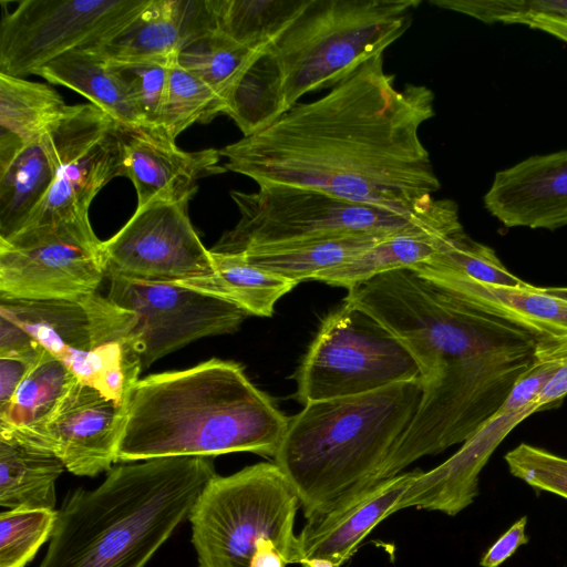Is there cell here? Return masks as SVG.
I'll list each match as a JSON object with an SVG mask.
<instances>
[{
	"mask_svg": "<svg viewBox=\"0 0 567 567\" xmlns=\"http://www.w3.org/2000/svg\"><path fill=\"white\" fill-rule=\"evenodd\" d=\"M420 0H308L258 51L225 97L244 136L275 122L313 91L333 87L401 38Z\"/></svg>",
	"mask_w": 567,
	"mask_h": 567,
	"instance_id": "4",
	"label": "cell"
},
{
	"mask_svg": "<svg viewBox=\"0 0 567 567\" xmlns=\"http://www.w3.org/2000/svg\"><path fill=\"white\" fill-rule=\"evenodd\" d=\"M411 270L467 305L532 333L537 339L538 358L567 361V300L526 282L503 287L443 271Z\"/></svg>",
	"mask_w": 567,
	"mask_h": 567,
	"instance_id": "18",
	"label": "cell"
},
{
	"mask_svg": "<svg viewBox=\"0 0 567 567\" xmlns=\"http://www.w3.org/2000/svg\"><path fill=\"white\" fill-rule=\"evenodd\" d=\"M37 75L80 93L121 126H145L120 78L91 49L68 52L39 69Z\"/></svg>",
	"mask_w": 567,
	"mask_h": 567,
	"instance_id": "28",
	"label": "cell"
},
{
	"mask_svg": "<svg viewBox=\"0 0 567 567\" xmlns=\"http://www.w3.org/2000/svg\"><path fill=\"white\" fill-rule=\"evenodd\" d=\"M172 61H107L124 84L145 126H155L165 96Z\"/></svg>",
	"mask_w": 567,
	"mask_h": 567,
	"instance_id": "37",
	"label": "cell"
},
{
	"mask_svg": "<svg viewBox=\"0 0 567 567\" xmlns=\"http://www.w3.org/2000/svg\"><path fill=\"white\" fill-rule=\"evenodd\" d=\"M567 395V361L563 363L553 379L545 386L536 403L538 412L557 406Z\"/></svg>",
	"mask_w": 567,
	"mask_h": 567,
	"instance_id": "42",
	"label": "cell"
},
{
	"mask_svg": "<svg viewBox=\"0 0 567 567\" xmlns=\"http://www.w3.org/2000/svg\"><path fill=\"white\" fill-rule=\"evenodd\" d=\"M58 511L8 509L0 515V567H25L50 540Z\"/></svg>",
	"mask_w": 567,
	"mask_h": 567,
	"instance_id": "35",
	"label": "cell"
},
{
	"mask_svg": "<svg viewBox=\"0 0 567 567\" xmlns=\"http://www.w3.org/2000/svg\"><path fill=\"white\" fill-rule=\"evenodd\" d=\"M257 52L212 30L186 44L176 61L212 87L225 103L227 93Z\"/></svg>",
	"mask_w": 567,
	"mask_h": 567,
	"instance_id": "33",
	"label": "cell"
},
{
	"mask_svg": "<svg viewBox=\"0 0 567 567\" xmlns=\"http://www.w3.org/2000/svg\"><path fill=\"white\" fill-rule=\"evenodd\" d=\"M123 176L134 185L137 207L153 200L189 202L202 177L224 173L218 150L188 152L155 126L120 125Z\"/></svg>",
	"mask_w": 567,
	"mask_h": 567,
	"instance_id": "17",
	"label": "cell"
},
{
	"mask_svg": "<svg viewBox=\"0 0 567 567\" xmlns=\"http://www.w3.org/2000/svg\"><path fill=\"white\" fill-rule=\"evenodd\" d=\"M527 516L517 519L482 556L481 567H499L517 549L529 542L526 534Z\"/></svg>",
	"mask_w": 567,
	"mask_h": 567,
	"instance_id": "40",
	"label": "cell"
},
{
	"mask_svg": "<svg viewBox=\"0 0 567 567\" xmlns=\"http://www.w3.org/2000/svg\"><path fill=\"white\" fill-rule=\"evenodd\" d=\"M187 205L153 200L137 207L114 236L102 241L105 276L176 282L212 271V252L193 227Z\"/></svg>",
	"mask_w": 567,
	"mask_h": 567,
	"instance_id": "13",
	"label": "cell"
},
{
	"mask_svg": "<svg viewBox=\"0 0 567 567\" xmlns=\"http://www.w3.org/2000/svg\"><path fill=\"white\" fill-rule=\"evenodd\" d=\"M422 381L310 402L289 419L275 463L295 488L306 519L323 515L375 483L412 421Z\"/></svg>",
	"mask_w": 567,
	"mask_h": 567,
	"instance_id": "6",
	"label": "cell"
},
{
	"mask_svg": "<svg viewBox=\"0 0 567 567\" xmlns=\"http://www.w3.org/2000/svg\"><path fill=\"white\" fill-rule=\"evenodd\" d=\"M563 363L559 360L535 359L533 365L515 382L498 413L518 411L536 403Z\"/></svg>",
	"mask_w": 567,
	"mask_h": 567,
	"instance_id": "39",
	"label": "cell"
},
{
	"mask_svg": "<svg viewBox=\"0 0 567 567\" xmlns=\"http://www.w3.org/2000/svg\"><path fill=\"white\" fill-rule=\"evenodd\" d=\"M343 301L395 336L421 372L420 404L379 468L377 483L471 439L498 413L536 359L532 333L467 305L411 269L353 286Z\"/></svg>",
	"mask_w": 567,
	"mask_h": 567,
	"instance_id": "2",
	"label": "cell"
},
{
	"mask_svg": "<svg viewBox=\"0 0 567 567\" xmlns=\"http://www.w3.org/2000/svg\"><path fill=\"white\" fill-rule=\"evenodd\" d=\"M434 93L395 85L383 54L323 96L296 104L267 127L221 147L224 168L258 186H291L415 213L441 183L420 137L434 116Z\"/></svg>",
	"mask_w": 567,
	"mask_h": 567,
	"instance_id": "1",
	"label": "cell"
},
{
	"mask_svg": "<svg viewBox=\"0 0 567 567\" xmlns=\"http://www.w3.org/2000/svg\"><path fill=\"white\" fill-rule=\"evenodd\" d=\"M484 206L506 227L566 226L567 150L530 156L497 172Z\"/></svg>",
	"mask_w": 567,
	"mask_h": 567,
	"instance_id": "19",
	"label": "cell"
},
{
	"mask_svg": "<svg viewBox=\"0 0 567 567\" xmlns=\"http://www.w3.org/2000/svg\"><path fill=\"white\" fill-rule=\"evenodd\" d=\"M460 230L463 227L456 203L437 199L433 212L421 223L381 239L312 280L350 289L385 272L412 269L430 259L447 237Z\"/></svg>",
	"mask_w": 567,
	"mask_h": 567,
	"instance_id": "23",
	"label": "cell"
},
{
	"mask_svg": "<svg viewBox=\"0 0 567 567\" xmlns=\"http://www.w3.org/2000/svg\"><path fill=\"white\" fill-rule=\"evenodd\" d=\"M509 473L532 488L567 499V458L520 443L504 456Z\"/></svg>",
	"mask_w": 567,
	"mask_h": 567,
	"instance_id": "38",
	"label": "cell"
},
{
	"mask_svg": "<svg viewBox=\"0 0 567 567\" xmlns=\"http://www.w3.org/2000/svg\"><path fill=\"white\" fill-rule=\"evenodd\" d=\"M76 378L43 350L11 400L0 408V435L31 441Z\"/></svg>",
	"mask_w": 567,
	"mask_h": 567,
	"instance_id": "29",
	"label": "cell"
},
{
	"mask_svg": "<svg viewBox=\"0 0 567 567\" xmlns=\"http://www.w3.org/2000/svg\"><path fill=\"white\" fill-rule=\"evenodd\" d=\"M0 317L18 326L79 381L93 386L105 359L106 343L97 299H0Z\"/></svg>",
	"mask_w": 567,
	"mask_h": 567,
	"instance_id": "16",
	"label": "cell"
},
{
	"mask_svg": "<svg viewBox=\"0 0 567 567\" xmlns=\"http://www.w3.org/2000/svg\"><path fill=\"white\" fill-rule=\"evenodd\" d=\"M68 107L51 86L0 73V169L53 128Z\"/></svg>",
	"mask_w": 567,
	"mask_h": 567,
	"instance_id": "26",
	"label": "cell"
},
{
	"mask_svg": "<svg viewBox=\"0 0 567 567\" xmlns=\"http://www.w3.org/2000/svg\"><path fill=\"white\" fill-rule=\"evenodd\" d=\"M543 290L554 297L567 300V287H542Z\"/></svg>",
	"mask_w": 567,
	"mask_h": 567,
	"instance_id": "44",
	"label": "cell"
},
{
	"mask_svg": "<svg viewBox=\"0 0 567 567\" xmlns=\"http://www.w3.org/2000/svg\"><path fill=\"white\" fill-rule=\"evenodd\" d=\"M432 4L485 23H520L534 17L567 21V0H432Z\"/></svg>",
	"mask_w": 567,
	"mask_h": 567,
	"instance_id": "36",
	"label": "cell"
},
{
	"mask_svg": "<svg viewBox=\"0 0 567 567\" xmlns=\"http://www.w3.org/2000/svg\"><path fill=\"white\" fill-rule=\"evenodd\" d=\"M92 227L61 225L0 240V299L80 300L105 276Z\"/></svg>",
	"mask_w": 567,
	"mask_h": 567,
	"instance_id": "11",
	"label": "cell"
},
{
	"mask_svg": "<svg viewBox=\"0 0 567 567\" xmlns=\"http://www.w3.org/2000/svg\"><path fill=\"white\" fill-rule=\"evenodd\" d=\"M34 362L21 358H0V408L11 400Z\"/></svg>",
	"mask_w": 567,
	"mask_h": 567,
	"instance_id": "41",
	"label": "cell"
},
{
	"mask_svg": "<svg viewBox=\"0 0 567 567\" xmlns=\"http://www.w3.org/2000/svg\"><path fill=\"white\" fill-rule=\"evenodd\" d=\"M288 425L289 419L239 363L212 358L135 383L117 462L235 452L275 458Z\"/></svg>",
	"mask_w": 567,
	"mask_h": 567,
	"instance_id": "3",
	"label": "cell"
},
{
	"mask_svg": "<svg viewBox=\"0 0 567 567\" xmlns=\"http://www.w3.org/2000/svg\"><path fill=\"white\" fill-rule=\"evenodd\" d=\"M523 24L543 30L567 42V21L565 20L547 17H534L526 20Z\"/></svg>",
	"mask_w": 567,
	"mask_h": 567,
	"instance_id": "43",
	"label": "cell"
},
{
	"mask_svg": "<svg viewBox=\"0 0 567 567\" xmlns=\"http://www.w3.org/2000/svg\"><path fill=\"white\" fill-rule=\"evenodd\" d=\"M421 470L400 473L362 491L332 511L307 519L298 537L300 563L326 560L342 567L363 539L388 516Z\"/></svg>",
	"mask_w": 567,
	"mask_h": 567,
	"instance_id": "21",
	"label": "cell"
},
{
	"mask_svg": "<svg viewBox=\"0 0 567 567\" xmlns=\"http://www.w3.org/2000/svg\"><path fill=\"white\" fill-rule=\"evenodd\" d=\"M537 403L525 409L497 413L461 449L439 466L423 472L410 484L396 504V512L416 507L455 516L477 497L480 474L508 433L533 413Z\"/></svg>",
	"mask_w": 567,
	"mask_h": 567,
	"instance_id": "20",
	"label": "cell"
},
{
	"mask_svg": "<svg viewBox=\"0 0 567 567\" xmlns=\"http://www.w3.org/2000/svg\"><path fill=\"white\" fill-rule=\"evenodd\" d=\"M212 30L216 28L209 0H151L117 34L89 49L109 62L172 61Z\"/></svg>",
	"mask_w": 567,
	"mask_h": 567,
	"instance_id": "22",
	"label": "cell"
},
{
	"mask_svg": "<svg viewBox=\"0 0 567 567\" xmlns=\"http://www.w3.org/2000/svg\"><path fill=\"white\" fill-rule=\"evenodd\" d=\"M299 497L276 463L215 475L188 519L199 567H286L300 563Z\"/></svg>",
	"mask_w": 567,
	"mask_h": 567,
	"instance_id": "7",
	"label": "cell"
},
{
	"mask_svg": "<svg viewBox=\"0 0 567 567\" xmlns=\"http://www.w3.org/2000/svg\"><path fill=\"white\" fill-rule=\"evenodd\" d=\"M63 462L51 451L0 435V505L8 509H54Z\"/></svg>",
	"mask_w": 567,
	"mask_h": 567,
	"instance_id": "27",
	"label": "cell"
},
{
	"mask_svg": "<svg viewBox=\"0 0 567 567\" xmlns=\"http://www.w3.org/2000/svg\"><path fill=\"white\" fill-rule=\"evenodd\" d=\"M240 218L210 249L238 254L246 250L331 237L390 236L430 216L436 199L423 210L401 213L291 187L259 186L258 190L230 192Z\"/></svg>",
	"mask_w": 567,
	"mask_h": 567,
	"instance_id": "8",
	"label": "cell"
},
{
	"mask_svg": "<svg viewBox=\"0 0 567 567\" xmlns=\"http://www.w3.org/2000/svg\"><path fill=\"white\" fill-rule=\"evenodd\" d=\"M78 105L0 169V240L20 233L48 194L73 130Z\"/></svg>",
	"mask_w": 567,
	"mask_h": 567,
	"instance_id": "24",
	"label": "cell"
},
{
	"mask_svg": "<svg viewBox=\"0 0 567 567\" xmlns=\"http://www.w3.org/2000/svg\"><path fill=\"white\" fill-rule=\"evenodd\" d=\"M210 252L212 271L175 284L229 302L248 316L257 317H271L276 302L298 285L254 265L243 254Z\"/></svg>",
	"mask_w": 567,
	"mask_h": 567,
	"instance_id": "25",
	"label": "cell"
},
{
	"mask_svg": "<svg viewBox=\"0 0 567 567\" xmlns=\"http://www.w3.org/2000/svg\"><path fill=\"white\" fill-rule=\"evenodd\" d=\"M216 474L213 458L198 456L111 468L65 498L38 567H145Z\"/></svg>",
	"mask_w": 567,
	"mask_h": 567,
	"instance_id": "5",
	"label": "cell"
},
{
	"mask_svg": "<svg viewBox=\"0 0 567 567\" xmlns=\"http://www.w3.org/2000/svg\"><path fill=\"white\" fill-rule=\"evenodd\" d=\"M118 176H123L120 124L92 103L79 104L53 183L20 233L61 225L91 227L93 198Z\"/></svg>",
	"mask_w": 567,
	"mask_h": 567,
	"instance_id": "14",
	"label": "cell"
},
{
	"mask_svg": "<svg viewBox=\"0 0 567 567\" xmlns=\"http://www.w3.org/2000/svg\"><path fill=\"white\" fill-rule=\"evenodd\" d=\"M308 0H210L215 28L236 43L259 51L271 44Z\"/></svg>",
	"mask_w": 567,
	"mask_h": 567,
	"instance_id": "31",
	"label": "cell"
},
{
	"mask_svg": "<svg viewBox=\"0 0 567 567\" xmlns=\"http://www.w3.org/2000/svg\"><path fill=\"white\" fill-rule=\"evenodd\" d=\"M385 237H331L261 246L238 254H243L256 266L299 284L343 264Z\"/></svg>",
	"mask_w": 567,
	"mask_h": 567,
	"instance_id": "30",
	"label": "cell"
},
{
	"mask_svg": "<svg viewBox=\"0 0 567 567\" xmlns=\"http://www.w3.org/2000/svg\"><path fill=\"white\" fill-rule=\"evenodd\" d=\"M107 298L133 312L142 370L200 338L233 333L248 316L238 307L179 286L110 277Z\"/></svg>",
	"mask_w": 567,
	"mask_h": 567,
	"instance_id": "12",
	"label": "cell"
},
{
	"mask_svg": "<svg viewBox=\"0 0 567 567\" xmlns=\"http://www.w3.org/2000/svg\"><path fill=\"white\" fill-rule=\"evenodd\" d=\"M125 422L126 404L75 379L25 443L53 452L74 475L94 477L117 462Z\"/></svg>",
	"mask_w": 567,
	"mask_h": 567,
	"instance_id": "15",
	"label": "cell"
},
{
	"mask_svg": "<svg viewBox=\"0 0 567 567\" xmlns=\"http://www.w3.org/2000/svg\"><path fill=\"white\" fill-rule=\"evenodd\" d=\"M224 100L206 83L178 64L171 62L165 96L155 123L171 138L196 122L208 123L224 113Z\"/></svg>",
	"mask_w": 567,
	"mask_h": 567,
	"instance_id": "32",
	"label": "cell"
},
{
	"mask_svg": "<svg viewBox=\"0 0 567 567\" xmlns=\"http://www.w3.org/2000/svg\"><path fill=\"white\" fill-rule=\"evenodd\" d=\"M413 268L454 274L503 287L525 282L505 267L491 247L475 241L464 230L447 237L430 259Z\"/></svg>",
	"mask_w": 567,
	"mask_h": 567,
	"instance_id": "34",
	"label": "cell"
},
{
	"mask_svg": "<svg viewBox=\"0 0 567 567\" xmlns=\"http://www.w3.org/2000/svg\"><path fill=\"white\" fill-rule=\"evenodd\" d=\"M151 0H24L0 25V73L24 78L56 58L101 45Z\"/></svg>",
	"mask_w": 567,
	"mask_h": 567,
	"instance_id": "10",
	"label": "cell"
},
{
	"mask_svg": "<svg viewBox=\"0 0 567 567\" xmlns=\"http://www.w3.org/2000/svg\"><path fill=\"white\" fill-rule=\"evenodd\" d=\"M293 378L301 404L419 380V365L385 327L343 301L321 322Z\"/></svg>",
	"mask_w": 567,
	"mask_h": 567,
	"instance_id": "9",
	"label": "cell"
}]
</instances>
